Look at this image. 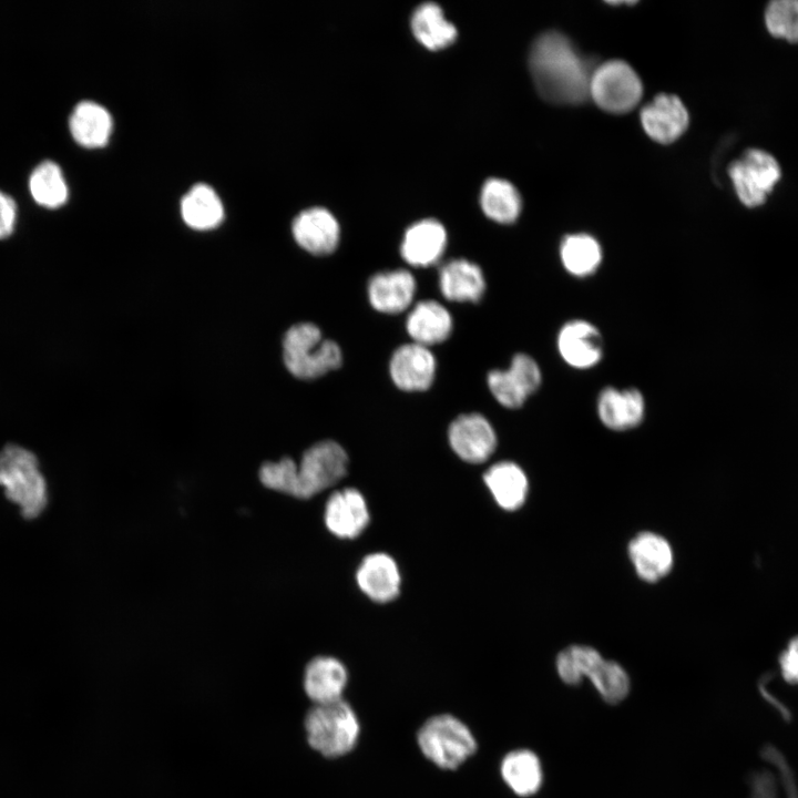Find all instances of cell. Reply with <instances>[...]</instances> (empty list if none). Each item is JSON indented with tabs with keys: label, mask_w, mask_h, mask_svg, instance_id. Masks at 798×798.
<instances>
[{
	"label": "cell",
	"mask_w": 798,
	"mask_h": 798,
	"mask_svg": "<svg viewBox=\"0 0 798 798\" xmlns=\"http://www.w3.org/2000/svg\"><path fill=\"white\" fill-rule=\"evenodd\" d=\"M529 64L538 91L548 101L576 104L590 96L594 70L563 34H541L532 44Z\"/></svg>",
	"instance_id": "1"
},
{
	"label": "cell",
	"mask_w": 798,
	"mask_h": 798,
	"mask_svg": "<svg viewBox=\"0 0 798 798\" xmlns=\"http://www.w3.org/2000/svg\"><path fill=\"white\" fill-rule=\"evenodd\" d=\"M347 463V453L338 442L323 440L304 452L299 467L284 457L265 462L258 475L266 488L308 499L337 483L346 474Z\"/></svg>",
	"instance_id": "2"
},
{
	"label": "cell",
	"mask_w": 798,
	"mask_h": 798,
	"mask_svg": "<svg viewBox=\"0 0 798 798\" xmlns=\"http://www.w3.org/2000/svg\"><path fill=\"white\" fill-rule=\"evenodd\" d=\"M304 725L308 745L326 758L350 753L360 732L354 709L342 698L314 704L305 716Z\"/></svg>",
	"instance_id": "3"
},
{
	"label": "cell",
	"mask_w": 798,
	"mask_h": 798,
	"mask_svg": "<svg viewBox=\"0 0 798 798\" xmlns=\"http://www.w3.org/2000/svg\"><path fill=\"white\" fill-rule=\"evenodd\" d=\"M0 485L25 519L38 516L47 505V484L38 459L20 446L8 444L0 451Z\"/></svg>",
	"instance_id": "4"
},
{
	"label": "cell",
	"mask_w": 798,
	"mask_h": 798,
	"mask_svg": "<svg viewBox=\"0 0 798 798\" xmlns=\"http://www.w3.org/2000/svg\"><path fill=\"white\" fill-rule=\"evenodd\" d=\"M283 350L287 370L300 379L318 378L342 362L338 344L324 339L319 327L313 323L291 326L285 334Z\"/></svg>",
	"instance_id": "5"
},
{
	"label": "cell",
	"mask_w": 798,
	"mask_h": 798,
	"mask_svg": "<svg viewBox=\"0 0 798 798\" xmlns=\"http://www.w3.org/2000/svg\"><path fill=\"white\" fill-rule=\"evenodd\" d=\"M423 756L441 769L453 770L477 751V741L459 718L440 714L428 718L417 733Z\"/></svg>",
	"instance_id": "6"
},
{
	"label": "cell",
	"mask_w": 798,
	"mask_h": 798,
	"mask_svg": "<svg viewBox=\"0 0 798 798\" xmlns=\"http://www.w3.org/2000/svg\"><path fill=\"white\" fill-rule=\"evenodd\" d=\"M643 92L636 72L624 61L612 60L598 65L590 81V96L603 110L625 113L636 106Z\"/></svg>",
	"instance_id": "7"
},
{
	"label": "cell",
	"mask_w": 798,
	"mask_h": 798,
	"mask_svg": "<svg viewBox=\"0 0 798 798\" xmlns=\"http://www.w3.org/2000/svg\"><path fill=\"white\" fill-rule=\"evenodd\" d=\"M728 174L739 201L748 207L763 205L781 176L777 160L766 151L747 150L734 161Z\"/></svg>",
	"instance_id": "8"
},
{
	"label": "cell",
	"mask_w": 798,
	"mask_h": 798,
	"mask_svg": "<svg viewBox=\"0 0 798 798\" xmlns=\"http://www.w3.org/2000/svg\"><path fill=\"white\" fill-rule=\"evenodd\" d=\"M448 440L452 450L471 463L484 462L497 447L492 424L478 412L458 416L449 426Z\"/></svg>",
	"instance_id": "9"
},
{
	"label": "cell",
	"mask_w": 798,
	"mask_h": 798,
	"mask_svg": "<svg viewBox=\"0 0 798 798\" xmlns=\"http://www.w3.org/2000/svg\"><path fill=\"white\" fill-rule=\"evenodd\" d=\"M556 346L561 358L574 369H590L603 357V337L590 321L573 319L559 330Z\"/></svg>",
	"instance_id": "10"
},
{
	"label": "cell",
	"mask_w": 798,
	"mask_h": 798,
	"mask_svg": "<svg viewBox=\"0 0 798 798\" xmlns=\"http://www.w3.org/2000/svg\"><path fill=\"white\" fill-rule=\"evenodd\" d=\"M393 383L405 391H424L433 382L436 359L428 347L411 342L398 347L390 359Z\"/></svg>",
	"instance_id": "11"
},
{
	"label": "cell",
	"mask_w": 798,
	"mask_h": 798,
	"mask_svg": "<svg viewBox=\"0 0 798 798\" xmlns=\"http://www.w3.org/2000/svg\"><path fill=\"white\" fill-rule=\"evenodd\" d=\"M293 235L298 245L308 253L328 255L338 246L340 228L328 209L310 207L295 217Z\"/></svg>",
	"instance_id": "12"
},
{
	"label": "cell",
	"mask_w": 798,
	"mask_h": 798,
	"mask_svg": "<svg viewBox=\"0 0 798 798\" xmlns=\"http://www.w3.org/2000/svg\"><path fill=\"white\" fill-rule=\"evenodd\" d=\"M645 399L636 388L606 387L597 397L596 411L601 422L614 431L637 427L645 417Z\"/></svg>",
	"instance_id": "13"
},
{
	"label": "cell",
	"mask_w": 798,
	"mask_h": 798,
	"mask_svg": "<svg viewBox=\"0 0 798 798\" xmlns=\"http://www.w3.org/2000/svg\"><path fill=\"white\" fill-rule=\"evenodd\" d=\"M641 122L651 139L665 144L674 142L684 133L688 125V113L677 96L659 94L642 109Z\"/></svg>",
	"instance_id": "14"
},
{
	"label": "cell",
	"mask_w": 798,
	"mask_h": 798,
	"mask_svg": "<svg viewBox=\"0 0 798 798\" xmlns=\"http://www.w3.org/2000/svg\"><path fill=\"white\" fill-rule=\"evenodd\" d=\"M325 523L339 538H356L369 522V513L362 494L355 488H346L330 494L325 507Z\"/></svg>",
	"instance_id": "15"
},
{
	"label": "cell",
	"mask_w": 798,
	"mask_h": 798,
	"mask_svg": "<svg viewBox=\"0 0 798 798\" xmlns=\"http://www.w3.org/2000/svg\"><path fill=\"white\" fill-rule=\"evenodd\" d=\"M447 245V232L437 219L427 218L407 228L400 253L411 266L428 267L442 256Z\"/></svg>",
	"instance_id": "16"
},
{
	"label": "cell",
	"mask_w": 798,
	"mask_h": 798,
	"mask_svg": "<svg viewBox=\"0 0 798 798\" xmlns=\"http://www.w3.org/2000/svg\"><path fill=\"white\" fill-rule=\"evenodd\" d=\"M367 291L369 303L377 311L398 314L410 306L416 280L406 269L380 272L369 279Z\"/></svg>",
	"instance_id": "17"
},
{
	"label": "cell",
	"mask_w": 798,
	"mask_h": 798,
	"mask_svg": "<svg viewBox=\"0 0 798 798\" xmlns=\"http://www.w3.org/2000/svg\"><path fill=\"white\" fill-rule=\"evenodd\" d=\"M360 590L372 601L386 603L399 594L400 574L395 560L381 552L366 555L356 572Z\"/></svg>",
	"instance_id": "18"
},
{
	"label": "cell",
	"mask_w": 798,
	"mask_h": 798,
	"mask_svg": "<svg viewBox=\"0 0 798 798\" xmlns=\"http://www.w3.org/2000/svg\"><path fill=\"white\" fill-rule=\"evenodd\" d=\"M630 559L637 575L646 582H656L667 575L673 566L669 543L653 532L637 534L628 545Z\"/></svg>",
	"instance_id": "19"
},
{
	"label": "cell",
	"mask_w": 798,
	"mask_h": 798,
	"mask_svg": "<svg viewBox=\"0 0 798 798\" xmlns=\"http://www.w3.org/2000/svg\"><path fill=\"white\" fill-rule=\"evenodd\" d=\"M344 664L331 656H317L305 668L304 689L314 704H324L342 698L347 684Z\"/></svg>",
	"instance_id": "20"
},
{
	"label": "cell",
	"mask_w": 798,
	"mask_h": 798,
	"mask_svg": "<svg viewBox=\"0 0 798 798\" xmlns=\"http://www.w3.org/2000/svg\"><path fill=\"white\" fill-rule=\"evenodd\" d=\"M439 287L448 300L478 303L485 291V279L477 264L457 258L440 267Z\"/></svg>",
	"instance_id": "21"
},
{
	"label": "cell",
	"mask_w": 798,
	"mask_h": 798,
	"mask_svg": "<svg viewBox=\"0 0 798 798\" xmlns=\"http://www.w3.org/2000/svg\"><path fill=\"white\" fill-rule=\"evenodd\" d=\"M452 317L440 303L421 300L409 313L406 328L413 342L429 347L449 338Z\"/></svg>",
	"instance_id": "22"
},
{
	"label": "cell",
	"mask_w": 798,
	"mask_h": 798,
	"mask_svg": "<svg viewBox=\"0 0 798 798\" xmlns=\"http://www.w3.org/2000/svg\"><path fill=\"white\" fill-rule=\"evenodd\" d=\"M112 125L109 111L93 101L78 103L69 121L75 142L90 149L105 145L112 132Z\"/></svg>",
	"instance_id": "23"
},
{
	"label": "cell",
	"mask_w": 798,
	"mask_h": 798,
	"mask_svg": "<svg viewBox=\"0 0 798 798\" xmlns=\"http://www.w3.org/2000/svg\"><path fill=\"white\" fill-rule=\"evenodd\" d=\"M483 481L495 502L504 510L513 511L524 503L528 479L516 463L501 461L491 466L483 474Z\"/></svg>",
	"instance_id": "24"
},
{
	"label": "cell",
	"mask_w": 798,
	"mask_h": 798,
	"mask_svg": "<svg viewBox=\"0 0 798 798\" xmlns=\"http://www.w3.org/2000/svg\"><path fill=\"white\" fill-rule=\"evenodd\" d=\"M411 30L416 39L429 50H440L457 38L456 27L446 19L441 7L423 2L411 16Z\"/></svg>",
	"instance_id": "25"
},
{
	"label": "cell",
	"mask_w": 798,
	"mask_h": 798,
	"mask_svg": "<svg viewBox=\"0 0 798 798\" xmlns=\"http://www.w3.org/2000/svg\"><path fill=\"white\" fill-rule=\"evenodd\" d=\"M181 213L184 222L195 229H211L224 216L222 201L207 184L194 185L182 198Z\"/></svg>",
	"instance_id": "26"
},
{
	"label": "cell",
	"mask_w": 798,
	"mask_h": 798,
	"mask_svg": "<svg viewBox=\"0 0 798 798\" xmlns=\"http://www.w3.org/2000/svg\"><path fill=\"white\" fill-rule=\"evenodd\" d=\"M500 770L505 784L518 796H531L541 786V764L536 755L530 750L519 749L507 754Z\"/></svg>",
	"instance_id": "27"
},
{
	"label": "cell",
	"mask_w": 798,
	"mask_h": 798,
	"mask_svg": "<svg viewBox=\"0 0 798 798\" xmlns=\"http://www.w3.org/2000/svg\"><path fill=\"white\" fill-rule=\"evenodd\" d=\"M560 256L562 265L569 274L575 277H587L600 267L602 248L591 235L572 234L562 241Z\"/></svg>",
	"instance_id": "28"
},
{
	"label": "cell",
	"mask_w": 798,
	"mask_h": 798,
	"mask_svg": "<svg viewBox=\"0 0 798 798\" xmlns=\"http://www.w3.org/2000/svg\"><path fill=\"white\" fill-rule=\"evenodd\" d=\"M480 203L484 214L494 222L509 224L521 212V197L508 181L492 177L482 186Z\"/></svg>",
	"instance_id": "29"
},
{
	"label": "cell",
	"mask_w": 798,
	"mask_h": 798,
	"mask_svg": "<svg viewBox=\"0 0 798 798\" xmlns=\"http://www.w3.org/2000/svg\"><path fill=\"white\" fill-rule=\"evenodd\" d=\"M29 188L33 200L47 208L62 206L69 196L60 166L53 161L41 162L31 173Z\"/></svg>",
	"instance_id": "30"
},
{
	"label": "cell",
	"mask_w": 798,
	"mask_h": 798,
	"mask_svg": "<svg viewBox=\"0 0 798 798\" xmlns=\"http://www.w3.org/2000/svg\"><path fill=\"white\" fill-rule=\"evenodd\" d=\"M586 677L604 700L615 704L623 700L630 690V678L625 669L613 661L601 657L589 671Z\"/></svg>",
	"instance_id": "31"
},
{
	"label": "cell",
	"mask_w": 798,
	"mask_h": 798,
	"mask_svg": "<svg viewBox=\"0 0 798 798\" xmlns=\"http://www.w3.org/2000/svg\"><path fill=\"white\" fill-rule=\"evenodd\" d=\"M602 655L593 647L573 645L563 649L556 658V669L561 679L570 685L581 683L591 666Z\"/></svg>",
	"instance_id": "32"
},
{
	"label": "cell",
	"mask_w": 798,
	"mask_h": 798,
	"mask_svg": "<svg viewBox=\"0 0 798 798\" xmlns=\"http://www.w3.org/2000/svg\"><path fill=\"white\" fill-rule=\"evenodd\" d=\"M765 23L774 37L798 42V0H775L765 11Z\"/></svg>",
	"instance_id": "33"
},
{
	"label": "cell",
	"mask_w": 798,
	"mask_h": 798,
	"mask_svg": "<svg viewBox=\"0 0 798 798\" xmlns=\"http://www.w3.org/2000/svg\"><path fill=\"white\" fill-rule=\"evenodd\" d=\"M487 381L494 399L505 408H520L529 397L509 369L491 370Z\"/></svg>",
	"instance_id": "34"
},
{
	"label": "cell",
	"mask_w": 798,
	"mask_h": 798,
	"mask_svg": "<svg viewBox=\"0 0 798 798\" xmlns=\"http://www.w3.org/2000/svg\"><path fill=\"white\" fill-rule=\"evenodd\" d=\"M508 369L518 379L528 396L540 388L542 372L538 362L531 356L523 352L514 355Z\"/></svg>",
	"instance_id": "35"
},
{
	"label": "cell",
	"mask_w": 798,
	"mask_h": 798,
	"mask_svg": "<svg viewBox=\"0 0 798 798\" xmlns=\"http://www.w3.org/2000/svg\"><path fill=\"white\" fill-rule=\"evenodd\" d=\"M780 672L789 684L798 685V636L790 640L779 656Z\"/></svg>",
	"instance_id": "36"
},
{
	"label": "cell",
	"mask_w": 798,
	"mask_h": 798,
	"mask_svg": "<svg viewBox=\"0 0 798 798\" xmlns=\"http://www.w3.org/2000/svg\"><path fill=\"white\" fill-rule=\"evenodd\" d=\"M18 207L16 201L0 191V239L9 237L16 227Z\"/></svg>",
	"instance_id": "37"
}]
</instances>
